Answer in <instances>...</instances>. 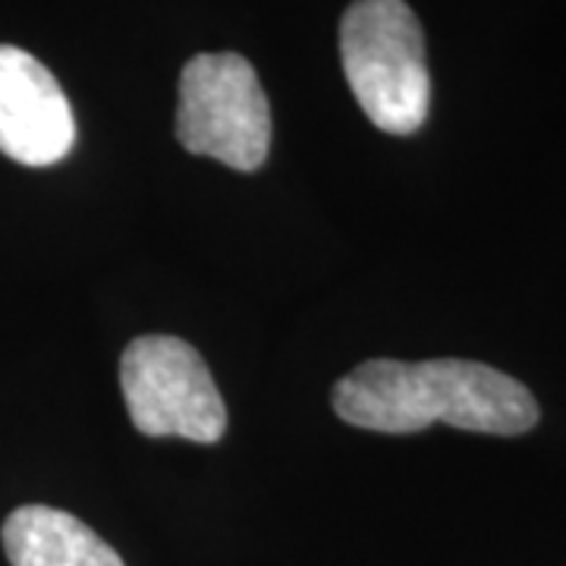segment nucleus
Masks as SVG:
<instances>
[{"label":"nucleus","instance_id":"1","mask_svg":"<svg viewBox=\"0 0 566 566\" xmlns=\"http://www.w3.org/2000/svg\"><path fill=\"white\" fill-rule=\"evenodd\" d=\"M334 412L356 428L385 434H416L444 422L475 434L516 438L538 422V403L526 385L469 359L363 363L334 387Z\"/></svg>","mask_w":566,"mask_h":566},{"label":"nucleus","instance_id":"2","mask_svg":"<svg viewBox=\"0 0 566 566\" xmlns=\"http://www.w3.org/2000/svg\"><path fill=\"white\" fill-rule=\"evenodd\" d=\"M340 61L365 117L390 136L422 129L431 76L419 17L403 0H356L340 22Z\"/></svg>","mask_w":566,"mask_h":566},{"label":"nucleus","instance_id":"3","mask_svg":"<svg viewBox=\"0 0 566 566\" xmlns=\"http://www.w3.org/2000/svg\"><path fill=\"white\" fill-rule=\"evenodd\" d=\"M177 139L233 170H259L271 148V107L240 54H199L182 66Z\"/></svg>","mask_w":566,"mask_h":566},{"label":"nucleus","instance_id":"4","mask_svg":"<svg viewBox=\"0 0 566 566\" xmlns=\"http://www.w3.org/2000/svg\"><path fill=\"white\" fill-rule=\"evenodd\" d=\"M126 412L148 438L214 444L227 431V406L199 349L180 337L148 334L120 359Z\"/></svg>","mask_w":566,"mask_h":566},{"label":"nucleus","instance_id":"5","mask_svg":"<svg viewBox=\"0 0 566 566\" xmlns=\"http://www.w3.org/2000/svg\"><path fill=\"white\" fill-rule=\"evenodd\" d=\"M76 142V117L61 82L29 51L0 44V151L25 167L63 161Z\"/></svg>","mask_w":566,"mask_h":566},{"label":"nucleus","instance_id":"6","mask_svg":"<svg viewBox=\"0 0 566 566\" xmlns=\"http://www.w3.org/2000/svg\"><path fill=\"white\" fill-rule=\"evenodd\" d=\"M10 566H123L120 554L73 513L29 504L3 523Z\"/></svg>","mask_w":566,"mask_h":566}]
</instances>
